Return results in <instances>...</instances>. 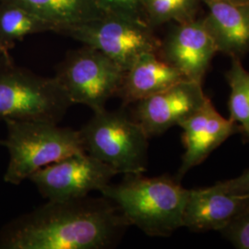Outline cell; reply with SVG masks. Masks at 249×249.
<instances>
[{"mask_svg":"<svg viewBox=\"0 0 249 249\" xmlns=\"http://www.w3.org/2000/svg\"><path fill=\"white\" fill-rule=\"evenodd\" d=\"M231 58V68L225 74L231 89L228 103L230 118L238 124L240 132L249 142V71L240 58Z\"/></svg>","mask_w":249,"mask_h":249,"instance_id":"e0dca14e","label":"cell"},{"mask_svg":"<svg viewBox=\"0 0 249 249\" xmlns=\"http://www.w3.org/2000/svg\"><path fill=\"white\" fill-rule=\"evenodd\" d=\"M130 224L105 196L52 201L0 230V249H107Z\"/></svg>","mask_w":249,"mask_h":249,"instance_id":"6da1fadb","label":"cell"},{"mask_svg":"<svg viewBox=\"0 0 249 249\" xmlns=\"http://www.w3.org/2000/svg\"><path fill=\"white\" fill-rule=\"evenodd\" d=\"M184 80H187L184 75L158 53H143L124 71L116 97L122 101L123 107H127Z\"/></svg>","mask_w":249,"mask_h":249,"instance_id":"5bb4252c","label":"cell"},{"mask_svg":"<svg viewBox=\"0 0 249 249\" xmlns=\"http://www.w3.org/2000/svg\"><path fill=\"white\" fill-rule=\"evenodd\" d=\"M100 192L116 205L130 225L149 236L167 237L183 227L189 189L176 178L124 175L120 183H110Z\"/></svg>","mask_w":249,"mask_h":249,"instance_id":"7a4b0ae2","label":"cell"},{"mask_svg":"<svg viewBox=\"0 0 249 249\" xmlns=\"http://www.w3.org/2000/svg\"><path fill=\"white\" fill-rule=\"evenodd\" d=\"M66 36L107 54L126 71L145 53H158L160 39L145 20L106 14L78 26Z\"/></svg>","mask_w":249,"mask_h":249,"instance_id":"52a82bcc","label":"cell"},{"mask_svg":"<svg viewBox=\"0 0 249 249\" xmlns=\"http://www.w3.org/2000/svg\"><path fill=\"white\" fill-rule=\"evenodd\" d=\"M124 71L107 54L88 45L67 53L54 78L72 104L89 107L93 113L106 109L116 96Z\"/></svg>","mask_w":249,"mask_h":249,"instance_id":"8992f818","label":"cell"},{"mask_svg":"<svg viewBox=\"0 0 249 249\" xmlns=\"http://www.w3.org/2000/svg\"><path fill=\"white\" fill-rule=\"evenodd\" d=\"M249 208V194L231 193L216 185L189 189L183 227L192 231H221Z\"/></svg>","mask_w":249,"mask_h":249,"instance_id":"7c38bea8","label":"cell"},{"mask_svg":"<svg viewBox=\"0 0 249 249\" xmlns=\"http://www.w3.org/2000/svg\"><path fill=\"white\" fill-rule=\"evenodd\" d=\"M9 160L4 181L18 186L38 170L83 152L80 131L44 121L6 120Z\"/></svg>","mask_w":249,"mask_h":249,"instance_id":"3957f363","label":"cell"},{"mask_svg":"<svg viewBox=\"0 0 249 249\" xmlns=\"http://www.w3.org/2000/svg\"><path fill=\"white\" fill-rule=\"evenodd\" d=\"M216 53L217 48L202 19L195 18L172 27L160 39L158 55L187 80L202 83Z\"/></svg>","mask_w":249,"mask_h":249,"instance_id":"30bf717a","label":"cell"},{"mask_svg":"<svg viewBox=\"0 0 249 249\" xmlns=\"http://www.w3.org/2000/svg\"><path fill=\"white\" fill-rule=\"evenodd\" d=\"M25 7L62 34L72 27L104 17L107 12L95 0H0Z\"/></svg>","mask_w":249,"mask_h":249,"instance_id":"9a60e30c","label":"cell"},{"mask_svg":"<svg viewBox=\"0 0 249 249\" xmlns=\"http://www.w3.org/2000/svg\"><path fill=\"white\" fill-rule=\"evenodd\" d=\"M202 83L184 80L134 104L132 118L148 138L160 136L195 114L209 100Z\"/></svg>","mask_w":249,"mask_h":249,"instance_id":"9c48e42d","label":"cell"},{"mask_svg":"<svg viewBox=\"0 0 249 249\" xmlns=\"http://www.w3.org/2000/svg\"><path fill=\"white\" fill-rule=\"evenodd\" d=\"M215 185L231 193L249 194V168L237 178L221 181Z\"/></svg>","mask_w":249,"mask_h":249,"instance_id":"ffe728a7","label":"cell"},{"mask_svg":"<svg viewBox=\"0 0 249 249\" xmlns=\"http://www.w3.org/2000/svg\"><path fill=\"white\" fill-rule=\"evenodd\" d=\"M228 1L233 4H239V5H249V0H224Z\"/></svg>","mask_w":249,"mask_h":249,"instance_id":"7402d4cb","label":"cell"},{"mask_svg":"<svg viewBox=\"0 0 249 249\" xmlns=\"http://www.w3.org/2000/svg\"><path fill=\"white\" fill-rule=\"evenodd\" d=\"M185 152L176 178L181 181L189 170L199 165L231 135L240 132L231 118L221 116L209 99L195 114L179 124Z\"/></svg>","mask_w":249,"mask_h":249,"instance_id":"8fae6325","label":"cell"},{"mask_svg":"<svg viewBox=\"0 0 249 249\" xmlns=\"http://www.w3.org/2000/svg\"><path fill=\"white\" fill-rule=\"evenodd\" d=\"M0 145H1V146H5V141L0 140Z\"/></svg>","mask_w":249,"mask_h":249,"instance_id":"603a6c76","label":"cell"},{"mask_svg":"<svg viewBox=\"0 0 249 249\" xmlns=\"http://www.w3.org/2000/svg\"><path fill=\"white\" fill-rule=\"evenodd\" d=\"M107 14L145 20L142 0H95ZM146 21V20H145Z\"/></svg>","mask_w":249,"mask_h":249,"instance_id":"d6986e66","label":"cell"},{"mask_svg":"<svg viewBox=\"0 0 249 249\" xmlns=\"http://www.w3.org/2000/svg\"><path fill=\"white\" fill-rule=\"evenodd\" d=\"M116 175L114 168L83 151L38 170L29 180L47 200L58 201L100 192Z\"/></svg>","mask_w":249,"mask_h":249,"instance_id":"ba28073f","label":"cell"},{"mask_svg":"<svg viewBox=\"0 0 249 249\" xmlns=\"http://www.w3.org/2000/svg\"><path fill=\"white\" fill-rule=\"evenodd\" d=\"M221 232L235 249H249V208Z\"/></svg>","mask_w":249,"mask_h":249,"instance_id":"ac0fdd59","label":"cell"},{"mask_svg":"<svg viewBox=\"0 0 249 249\" xmlns=\"http://www.w3.org/2000/svg\"><path fill=\"white\" fill-rule=\"evenodd\" d=\"M53 32V27L33 11L12 2H0V40L9 51L26 36Z\"/></svg>","mask_w":249,"mask_h":249,"instance_id":"2e32d148","label":"cell"},{"mask_svg":"<svg viewBox=\"0 0 249 249\" xmlns=\"http://www.w3.org/2000/svg\"><path fill=\"white\" fill-rule=\"evenodd\" d=\"M208 14L201 18L217 51L242 58L249 53V5L224 0H202Z\"/></svg>","mask_w":249,"mask_h":249,"instance_id":"4fadbf2b","label":"cell"},{"mask_svg":"<svg viewBox=\"0 0 249 249\" xmlns=\"http://www.w3.org/2000/svg\"><path fill=\"white\" fill-rule=\"evenodd\" d=\"M79 131L84 151L117 174L138 175L147 170L149 138L124 108L95 112Z\"/></svg>","mask_w":249,"mask_h":249,"instance_id":"5b68a950","label":"cell"},{"mask_svg":"<svg viewBox=\"0 0 249 249\" xmlns=\"http://www.w3.org/2000/svg\"><path fill=\"white\" fill-rule=\"evenodd\" d=\"M0 57H4V58H12L10 53H9V50L3 45V43L0 40Z\"/></svg>","mask_w":249,"mask_h":249,"instance_id":"44dd1931","label":"cell"},{"mask_svg":"<svg viewBox=\"0 0 249 249\" xmlns=\"http://www.w3.org/2000/svg\"><path fill=\"white\" fill-rule=\"evenodd\" d=\"M57 80L18 67L0 57V120L56 123L71 107Z\"/></svg>","mask_w":249,"mask_h":249,"instance_id":"277c9868","label":"cell"}]
</instances>
